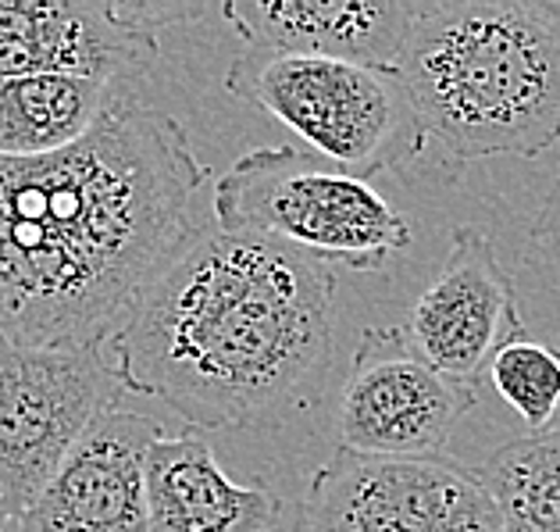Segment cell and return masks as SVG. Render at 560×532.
<instances>
[{"instance_id": "obj_1", "label": "cell", "mask_w": 560, "mask_h": 532, "mask_svg": "<svg viewBox=\"0 0 560 532\" xmlns=\"http://www.w3.org/2000/svg\"><path fill=\"white\" fill-rule=\"evenodd\" d=\"M208 165L168 112L115 101L50 158H0V336L112 344L154 271L197 233Z\"/></svg>"}, {"instance_id": "obj_2", "label": "cell", "mask_w": 560, "mask_h": 532, "mask_svg": "<svg viewBox=\"0 0 560 532\" xmlns=\"http://www.w3.org/2000/svg\"><path fill=\"white\" fill-rule=\"evenodd\" d=\"M336 336V276L282 243L197 229L112 336L121 390L194 429H247L311 407Z\"/></svg>"}, {"instance_id": "obj_3", "label": "cell", "mask_w": 560, "mask_h": 532, "mask_svg": "<svg viewBox=\"0 0 560 532\" xmlns=\"http://www.w3.org/2000/svg\"><path fill=\"white\" fill-rule=\"evenodd\" d=\"M457 161L560 143V0H429L396 65Z\"/></svg>"}, {"instance_id": "obj_4", "label": "cell", "mask_w": 560, "mask_h": 532, "mask_svg": "<svg viewBox=\"0 0 560 532\" xmlns=\"http://www.w3.org/2000/svg\"><path fill=\"white\" fill-rule=\"evenodd\" d=\"M214 222L350 271H382L411 247V222L378 189L296 147H257L214 183Z\"/></svg>"}, {"instance_id": "obj_5", "label": "cell", "mask_w": 560, "mask_h": 532, "mask_svg": "<svg viewBox=\"0 0 560 532\" xmlns=\"http://www.w3.org/2000/svg\"><path fill=\"white\" fill-rule=\"evenodd\" d=\"M225 90L290 126L311 154L368 183L411 165L429 140L396 68L247 47L232 58Z\"/></svg>"}, {"instance_id": "obj_6", "label": "cell", "mask_w": 560, "mask_h": 532, "mask_svg": "<svg viewBox=\"0 0 560 532\" xmlns=\"http://www.w3.org/2000/svg\"><path fill=\"white\" fill-rule=\"evenodd\" d=\"M121 390L112 350L25 347L0 336V489L15 518Z\"/></svg>"}, {"instance_id": "obj_7", "label": "cell", "mask_w": 560, "mask_h": 532, "mask_svg": "<svg viewBox=\"0 0 560 532\" xmlns=\"http://www.w3.org/2000/svg\"><path fill=\"white\" fill-rule=\"evenodd\" d=\"M296 532H508L493 494L450 458H368L336 450L311 475Z\"/></svg>"}, {"instance_id": "obj_8", "label": "cell", "mask_w": 560, "mask_h": 532, "mask_svg": "<svg viewBox=\"0 0 560 532\" xmlns=\"http://www.w3.org/2000/svg\"><path fill=\"white\" fill-rule=\"evenodd\" d=\"M475 404L478 390L429 365L407 329H364L336 401L339 447L368 458H443Z\"/></svg>"}, {"instance_id": "obj_9", "label": "cell", "mask_w": 560, "mask_h": 532, "mask_svg": "<svg viewBox=\"0 0 560 532\" xmlns=\"http://www.w3.org/2000/svg\"><path fill=\"white\" fill-rule=\"evenodd\" d=\"M525 333L514 279L486 229L457 225L443 265L415 300L407 339L443 375L478 390L497 354Z\"/></svg>"}, {"instance_id": "obj_10", "label": "cell", "mask_w": 560, "mask_h": 532, "mask_svg": "<svg viewBox=\"0 0 560 532\" xmlns=\"http://www.w3.org/2000/svg\"><path fill=\"white\" fill-rule=\"evenodd\" d=\"M158 50V33L118 0H0V79L86 76L126 90Z\"/></svg>"}, {"instance_id": "obj_11", "label": "cell", "mask_w": 560, "mask_h": 532, "mask_svg": "<svg viewBox=\"0 0 560 532\" xmlns=\"http://www.w3.org/2000/svg\"><path fill=\"white\" fill-rule=\"evenodd\" d=\"M154 418L112 407L19 518L22 532H150L147 458L161 440Z\"/></svg>"}, {"instance_id": "obj_12", "label": "cell", "mask_w": 560, "mask_h": 532, "mask_svg": "<svg viewBox=\"0 0 560 532\" xmlns=\"http://www.w3.org/2000/svg\"><path fill=\"white\" fill-rule=\"evenodd\" d=\"M418 11L407 0H229L222 19L257 50L396 68Z\"/></svg>"}, {"instance_id": "obj_13", "label": "cell", "mask_w": 560, "mask_h": 532, "mask_svg": "<svg viewBox=\"0 0 560 532\" xmlns=\"http://www.w3.org/2000/svg\"><path fill=\"white\" fill-rule=\"evenodd\" d=\"M150 532H268L282 500L265 483H236L197 432L161 436L147 458Z\"/></svg>"}, {"instance_id": "obj_14", "label": "cell", "mask_w": 560, "mask_h": 532, "mask_svg": "<svg viewBox=\"0 0 560 532\" xmlns=\"http://www.w3.org/2000/svg\"><path fill=\"white\" fill-rule=\"evenodd\" d=\"M126 90L86 76L0 79V158H50L97 129Z\"/></svg>"}, {"instance_id": "obj_15", "label": "cell", "mask_w": 560, "mask_h": 532, "mask_svg": "<svg viewBox=\"0 0 560 532\" xmlns=\"http://www.w3.org/2000/svg\"><path fill=\"white\" fill-rule=\"evenodd\" d=\"M475 472L508 532H560V421L489 450Z\"/></svg>"}, {"instance_id": "obj_16", "label": "cell", "mask_w": 560, "mask_h": 532, "mask_svg": "<svg viewBox=\"0 0 560 532\" xmlns=\"http://www.w3.org/2000/svg\"><path fill=\"white\" fill-rule=\"evenodd\" d=\"M489 379L500 397L522 415L528 436L560 421V350L525 333L497 354Z\"/></svg>"}, {"instance_id": "obj_17", "label": "cell", "mask_w": 560, "mask_h": 532, "mask_svg": "<svg viewBox=\"0 0 560 532\" xmlns=\"http://www.w3.org/2000/svg\"><path fill=\"white\" fill-rule=\"evenodd\" d=\"M532 240H536V247L546 254V262L553 268H560V172L550 186V194L542 200V211L536 218V225H532Z\"/></svg>"}, {"instance_id": "obj_18", "label": "cell", "mask_w": 560, "mask_h": 532, "mask_svg": "<svg viewBox=\"0 0 560 532\" xmlns=\"http://www.w3.org/2000/svg\"><path fill=\"white\" fill-rule=\"evenodd\" d=\"M15 522H19V518H15V511H11V504H8V497H4V489H0V532L11 529Z\"/></svg>"}, {"instance_id": "obj_19", "label": "cell", "mask_w": 560, "mask_h": 532, "mask_svg": "<svg viewBox=\"0 0 560 532\" xmlns=\"http://www.w3.org/2000/svg\"><path fill=\"white\" fill-rule=\"evenodd\" d=\"M4 532H22V529H19V522H15V525H11V529H4Z\"/></svg>"}]
</instances>
